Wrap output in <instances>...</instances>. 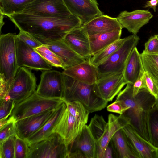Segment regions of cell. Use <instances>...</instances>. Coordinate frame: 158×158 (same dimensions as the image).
Returning <instances> with one entry per match:
<instances>
[{
    "instance_id": "cell-22",
    "label": "cell",
    "mask_w": 158,
    "mask_h": 158,
    "mask_svg": "<svg viewBox=\"0 0 158 158\" xmlns=\"http://www.w3.org/2000/svg\"><path fill=\"white\" fill-rule=\"evenodd\" d=\"M82 26L89 35L121 30L123 28L116 18L103 14L94 18Z\"/></svg>"
},
{
    "instance_id": "cell-42",
    "label": "cell",
    "mask_w": 158,
    "mask_h": 158,
    "mask_svg": "<svg viewBox=\"0 0 158 158\" xmlns=\"http://www.w3.org/2000/svg\"><path fill=\"white\" fill-rule=\"evenodd\" d=\"M144 75L146 89L155 97L156 100L158 99V87L157 86L151 77L145 72Z\"/></svg>"
},
{
    "instance_id": "cell-29",
    "label": "cell",
    "mask_w": 158,
    "mask_h": 158,
    "mask_svg": "<svg viewBox=\"0 0 158 158\" xmlns=\"http://www.w3.org/2000/svg\"><path fill=\"white\" fill-rule=\"evenodd\" d=\"M126 38H120L93 55L89 60V62L96 67L102 64L119 48Z\"/></svg>"
},
{
    "instance_id": "cell-30",
    "label": "cell",
    "mask_w": 158,
    "mask_h": 158,
    "mask_svg": "<svg viewBox=\"0 0 158 158\" xmlns=\"http://www.w3.org/2000/svg\"><path fill=\"white\" fill-rule=\"evenodd\" d=\"M35 0H0V13L7 16L22 12Z\"/></svg>"
},
{
    "instance_id": "cell-44",
    "label": "cell",
    "mask_w": 158,
    "mask_h": 158,
    "mask_svg": "<svg viewBox=\"0 0 158 158\" xmlns=\"http://www.w3.org/2000/svg\"><path fill=\"white\" fill-rule=\"evenodd\" d=\"M103 158H118L116 150L111 139L106 148Z\"/></svg>"
},
{
    "instance_id": "cell-27",
    "label": "cell",
    "mask_w": 158,
    "mask_h": 158,
    "mask_svg": "<svg viewBox=\"0 0 158 158\" xmlns=\"http://www.w3.org/2000/svg\"><path fill=\"white\" fill-rule=\"evenodd\" d=\"M111 140L116 150L118 158H139L130 145L122 129L115 133Z\"/></svg>"
},
{
    "instance_id": "cell-46",
    "label": "cell",
    "mask_w": 158,
    "mask_h": 158,
    "mask_svg": "<svg viewBox=\"0 0 158 158\" xmlns=\"http://www.w3.org/2000/svg\"><path fill=\"white\" fill-rule=\"evenodd\" d=\"M2 13H0V32L1 33V28L2 26L4 25V23L3 21V16Z\"/></svg>"
},
{
    "instance_id": "cell-20",
    "label": "cell",
    "mask_w": 158,
    "mask_h": 158,
    "mask_svg": "<svg viewBox=\"0 0 158 158\" xmlns=\"http://www.w3.org/2000/svg\"><path fill=\"white\" fill-rule=\"evenodd\" d=\"M67 146L68 154L78 152L85 158H96V141L88 125H85L74 140Z\"/></svg>"
},
{
    "instance_id": "cell-11",
    "label": "cell",
    "mask_w": 158,
    "mask_h": 158,
    "mask_svg": "<svg viewBox=\"0 0 158 158\" xmlns=\"http://www.w3.org/2000/svg\"><path fill=\"white\" fill-rule=\"evenodd\" d=\"M127 84L123 73L109 74L98 77L94 89L98 97L108 102L112 101Z\"/></svg>"
},
{
    "instance_id": "cell-7",
    "label": "cell",
    "mask_w": 158,
    "mask_h": 158,
    "mask_svg": "<svg viewBox=\"0 0 158 158\" xmlns=\"http://www.w3.org/2000/svg\"><path fill=\"white\" fill-rule=\"evenodd\" d=\"M29 148L27 158H68V146L56 132L31 145Z\"/></svg>"
},
{
    "instance_id": "cell-12",
    "label": "cell",
    "mask_w": 158,
    "mask_h": 158,
    "mask_svg": "<svg viewBox=\"0 0 158 158\" xmlns=\"http://www.w3.org/2000/svg\"><path fill=\"white\" fill-rule=\"evenodd\" d=\"M22 12L47 16L66 17L72 15L63 0H35Z\"/></svg>"
},
{
    "instance_id": "cell-37",
    "label": "cell",
    "mask_w": 158,
    "mask_h": 158,
    "mask_svg": "<svg viewBox=\"0 0 158 158\" xmlns=\"http://www.w3.org/2000/svg\"><path fill=\"white\" fill-rule=\"evenodd\" d=\"M29 146L25 139L16 135L15 148V158H27Z\"/></svg>"
},
{
    "instance_id": "cell-15",
    "label": "cell",
    "mask_w": 158,
    "mask_h": 158,
    "mask_svg": "<svg viewBox=\"0 0 158 158\" xmlns=\"http://www.w3.org/2000/svg\"><path fill=\"white\" fill-rule=\"evenodd\" d=\"M55 109L47 110L16 121V135L25 139L29 138L44 125L52 115Z\"/></svg>"
},
{
    "instance_id": "cell-16",
    "label": "cell",
    "mask_w": 158,
    "mask_h": 158,
    "mask_svg": "<svg viewBox=\"0 0 158 158\" xmlns=\"http://www.w3.org/2000/svg\"><path fill=\"white\" fill-rule=\"evenodd\" d=\"M122 130L139 158H158V149L140 136L130 124Z\"/></svg>"
},
{
    "instance_id": "cell-41",
    "label": "cell",
    "mask_w": 158,
    "mask_h": 158,
    "mask_svg": "<svg viewBox=\"0 0 158 158\" xmlns=\"http://www.w3.org/2000/svg\"><path fill=\"white\" fill-rule=\"evenodd\" d=\"M129 108L124 105L122 101L116 99L113 102L107 106V110L109 112L122 114Z\"/></svg>"
},
{
    "instance_id": "cell-33",
    "label": "cell",
    "mask_w": 158,
    "mask_h": 158,
    "mask_svg": "<svg viewBox=\"0 0 158 158\" xmlns=\"http://www.w3.org/2000/svg\"><path fill=\"white\" fill-rule=\"evenodd\" d=\"M35 49L52 66L61 68L64 70L65 69L61 59L45 45L43 44Z\"/></svg>"
},
{
    "instance_id": "cell-23",
    "label": "cell",
    "mask_w": 158,
    "mask_h": 158,
    "mask_svg": "<svg viewBox=\"0 0 158 158\" xmlns=\"http://www.w3.org/2000/svg\"><path fill=\"white\" fill-rule=\"evenodd\" d=\"M62 72L65 75L89 85L95 84L98 77L96 67L87 60L67 68Z\"/></svg>"
},
{
    "instance_id": "cell-47",
    "label": "cell",
    "mask_w": 158,
    "mask_h": 158,
    "mask_svg": "<svg viewBox=\"0 0 158 158\" xmlns=\"http://www.w3.org/2000/svg\"><path fill=\"white\" fill-rule=\"evenodd\" d=\"M152 80H153V81H154L155 83L156 84V85L157 86V87H158V81L155 80H153V79H152ZM156 104L157 106H158V99L156 100Z\"/></svg>"
},
{
    "instance_id": "cell-13",
    "label": "cell",
    "mask_w": 158,
    "mask_h": 158,
    "mask_svg": "<svg viewBox=\"0 0 158 158\" xmlns=\"http://www.w3.org/2000/svg\"><path fill=\"white\" fill-rule=\"evenodd\" d=\"M85 125L69 112L66 105L53 131L59 135L68 145L74 140Z\"/></svg>"
},
{
    "instance_id": "cell-45",
    "label": "cell",
    "mask_w": 158,
    "mask_h": 158,
    "mask_svg": "<svg viewBox=\"0 0 158 158\" xmlns=\"http://www.w3.org/2000/svg\"><path fill=\"white\" fill-rule=\"evenodd\" d=\"M158 4V0H149L146 2L144 6V8H152L154 12L156 11V7Z\"/></svg>"
},
{
    "instance_id": "cell-14",
    "label": "cell",
    "mask_w": 158,
    "mask_h": 158,
    "mask_svg": "<svg viewBox=\"0 0 158 158\" xmlns=\"http://www.w3.org/2000/svg\"><path fill=\"white\" fill-rule=\"evenodd\" d=\"M71 14L81 20L82 25L103 14L96 0H63Z\"/></svg>"
},
{
    "instance_id": "cell-36",
    "label": "cell",
    "mask_w": 158,
    "mask_h": 158,
    "mask_svg": "<svg viewBox=\"0 0 158 158\" xmlns=\"http://www.w3.org/2000/svg\"><path fill=\"white\" fill-rule=\"evenodd\" d=\"M7 123L0 128V144L12 135H16V121L10 116Z\"/></svg>"
},
{
    "instance_id": "cell-26",
    "label": "cell",
    "mask_w": 158,
    "mask_h": 158,
    "mask_svg": "<svg viewBox=\"0 0 158 158\" xmlns=\"http://www.w3.org/2000/svg\"><path fill=\"white\" fill-rule=\"evenodd\" d=\"M122 30L89 35L92 56L120 39Z\"/></svg>"
},
{
    "instance_id": "cell-32",
    "label": "cell",
    "mask_w": 158,
    "mask_h": 158,
    "mask_svg": "<svg viewBox=\"0 0 158 158\" xmlns=\"http://www.w3.org/2000/svg\"><path fill=\"white\" fill-rule=\"evenodd\" d=\"M143 69L151 78L158 81V54H141Z\"/></svg>"
},
{
    "instance_id": "cell-17",
    "label": "cell",
    "mask_w": 158,
    "mask_h": 158,
    "mask_svg": "<svg viewBox=\"0 0 158 158\" xmlns=\"http://www.w3.org/2000/svg\"><path fill=\"white\" fill-rule=\"evenodd\" d=\"M153 16L148 10H136L131 12L123 11L116 18L123 28L126 29L132 34H137Z\"/></svg>"
},
{
    "instance_id": "cell-31",
    "label": "cell",
    "mask_w": 158,
    "mask_h": 158,
    "mask_svg": "<svg viewBox=\"0 0 158 158\" xmlns=\"http://www.w3.org/2000/svg\"><path fill=\"white\" fill-rule=\"evenodd\" d=\"M88 126L96 143L105 135L108 124L102 116L96 114L91 118Z\"/></svg>"
},
{
    "instance_id": "cell-5",
    "label": "cell",
    "mask_w": 158,
    "mask_h": 158,
    "mask_svg": "<svg viewBox=\"0 0 158 158\" xmlns=\"http://www.w3.org/2000/svg\"><path fill=\"white\" fill-rule=\"evenodd\" d=\"M36 79L34 74L28 68L19 67L2 99H11L15 104L32 94L36 91Z\"/></svg>"
},
{
    "instance_id": "cell-21",
    "label": "cell",
    "mask_w": 158,
    "mask_h": 158,
    "mask_svg": "<svg viewBox=\"0 0 158 158\" xmlns=\"http://www.w3.org/2000/svg\"><path fill=\"white\" fill-rule=\"evenodd\" d=\"M108 127L103 137L96 143V158H103L106 147L112 137L118 130L130 123V119L124 114L118 116L113 114L108 116Z\"/></svg>"
},
{
    "instance_id": "cell-28",
    "label": "cell",
    "mask_w": 158,
    "mask_h": 158,
    "mask_svg": "<svg viewBox=\"0 0 158 158\" xmlns=\"http://www.w3.org/2000/svg\"><path fill=\"white\" fill-rule=\"evenodd\" d=\"M146 125L149 141L158 149V106L156 104L148 113Z\"/></svg>"
},
{
    "instance_id": "cell-38",
    "label": "cell",
    "mask_w": 158,
    "mask_h": 158,
    "mask_svg": "<svg viewBox=\"0 0 158 158\" xmlns=\"http://www.w3.org/2000/svg\"><path fill=\"white\" fill-rule=\"evenodd\" d=\"M0 100V120L8 118L11 114L15 102L11 99Z\"/></svg>"
},
{
    "instance_id": "cell-34",
    "label": "cell",
    "mask_w": 158,
    "mask_h": 158,
    "mask_svg": "<svg viewBox=\"0 0 158 158\" xmlns=\"http://www.w3.org/2000/svg\"><path fill=\"white\" fill-rule=\"evenodd\" d=\"M66 103L69 112L86 124L88 121L90 112L79 102H66Z\"/></svg>"
},
{
    "instance_id": "cell-9",
    "label": "cell",
    "mask_w": 158,
    "mask_h": 158,
    "mask_svg": "<svg viewBox=\"0 0 158 158\" xmlns=\"http://www.w3.org/2000/svg\"><path fill=\"white\" fill-rule=\"evenodd\" d=\"M15 47L18 68L25 67L36 70H51L52 66L35 50L19 40L16 35Z\"/></svg>"
},
{
    "instance_id": "cell-35",
    "label": "cell",
    "mask_w": 158,
    "mask_h": 158,
    "mask_svg": "<svg viewBox=\"0 0 158 158\" xmlns=\"http://www.w3.org/2000/svg\"><path fill=\"white\" fill-rule=\"evenodd\" d=\"M16 135L10 136L0 144V158H15V148Z\"/></svg>"
},
{
    "instance_id": "cell-3",
    "label": "cell",
    "mask_w": 158,
    "mask_h": 158,
    "mask_svg": "<svg viewBox=\"0 0 158 158\" xmlns=\"http://www.w3.org/2000/svg\"><path fill=\"white\" fill-rule=\"evenodd\" d=\"M63 99L66 102H80L90 113L101 110L108 102L97 96L94 85L86 84L64 74Z\"/></svg>"
},
{
    "instance_id": "cell-18",
    "label": "cell",
    "mask_w": 158,
    "mask_h": 158,
    "mask_svg": "<svg viewBox=\"0 0 158 158\" xmlns=\"http://www.w3.org/2000/svg\"><path fill=\"white\" fill-rule=\"evenodd\" d=\"M36 39L61 59L64 63L65 69L86 60L74 52L63 39L49 40Z\"/></svg>"
},
{
    "instance_id": "cell-1",
    "label": "cell",
    "mask_w": 158,
    "mask_h": 158,
    "mask_svg": "<svg viewBox=\"0 0 158 158\" xmlns=\"http://www.w3.org/2000/svg\"><path fill=\"white\" fill-rule=\"evenodd\" d=\"M8 17L19 31L36 39L49 40L63 39L70 31L82 25L81 19L72 14L61 17L22 12Z\"/></svg>"
},
{
    "instance_id": "cell-6",
    "label": "cell",
    "mask_w": 158,
    "mask_h": 158,
    "mask_svg": "<svg viewBox=\"0 0 158 158\" xmlns=\"http://www.w3.org/2000/svg\"><path fill=\"white\" fill-rule=\"evenodd\" d=\"M126 37V40L118 49L105 62L96 67L98 77L109 74L123 73L131 53L140 40L137 34H132Z\"/></svg>"
},
{
    "instance_id": "cell-25",
    "label": "cell",
    "mask_w": 158,
    "mask_h": 158,
    "mask_svg": "<svg viewBox=\"0 0 158 158\" xmlns=\"http://www.w3.org/2000/svg\"><path fill=\"white\" fill-rule=\"evenodd\" d=\"M143 70L141 54L135 47L127 60L123 73L127 84L133 85Z\"/></svg>"
},
{
    "instance_id": "cell-43",
    "label": "cell",
    "mask_w": 158,
    "mask_h": 158,
    "mask_svg": "<svg viewBox=\"0 0 158 158\" xmlns=\"http://www.w3.org/2000/svg\"><path fill=\"white\" fill-rule=\"evenodd\" d=\"M144 70H143L139 77L133 85V94L134 96H136L139 91L143 89H146L144 75Z\"/></svg>"
},
{
    "instance_id": "cell-19",
    "label": "cell",
    "mask_w": 158,
    "mask_h": 158,
    "mask_svg": "<svg viewBox=\"0 0 158 158\" xmlns=\"http://www.w3.org/2000/svg\"><path fill=\"white\" fill-rule=\"evenodd\" d=\"M76 53L86 60L92 56L89 35L82 26L70 31L63 39Z\"/></svg>"
},
{
    "instance_id": "cell-8",
    "label": "cell",
    "mask_w": 158,
    "mask_h": 158,
    "mask_svg": "<svg viewBox=\"0 0 158 158\" xmlns=\"http://www.w3.org/2000/svg\"><path fill=\"white\" fill-rule=\"evenodd\" d=\"M16 35L9 33L0 34V74L2 75L9 85L19 68L16 56Z\"/></svg>"
},
{
    "instance_id": "cell-40",
    "label": "cell",
    "mask_w": 158,
    "mask_h": 158,
    "mask_svg": "<svg viewBox=\"0 0 158 158\" xmlns=\"http://www.w3.org/2000/svg\"><path fill=\"white\" fill-rule=\"evenodd\" d=\"M143 52L151 54H158V34L151 36L145 43Z\"/></svg>"
},
{
    "instance_id": "cell-2",
    "label": "cell",
    "mask_w": 158,
    "mask_h": 158,
    "mask_svg": "<svg viewBox=\"0 0 158 158\" xmlns=\"http://www.w3.org/2000/svg\"><path fill=\"white\" fill-rule=\"evenodd\" d=\"M116 99L121 101L129 108L123 114L130 119V124L139 135L149 142L147 118L149 111L156 104L155 97L145 88L134 96L133 85L128 83L117 96Z\"/></svg>"
},
{
    "instance_id": "cell-4",
    "label": "cell",
    "mask_w": 158,
    "mask_h": 158,
    "mask_svg": "<svg viewBox=\"0 0 158 158\" xmlns=\"http://www.w3.org/2000/svg\"><path fill=\"white\" fill-rule=\"evenodd\" d=\"M64 101L63 99L42 96L36 91L28 98L16 103L10 116L17 121L47 110L56 109Z\"/></svg>"
},
{
    "instance_id": "cell-10",
    "label": "cell",
    "mask_w": 158,
    "mask_h": 158,
    "mask_svg": "<svg viewBox=\"0 0 158 158\" xmlns=\"http://www.w3.org/2000/svg\"><path fill=\"white\" fill-rule=\"evenodd\" d=\"M64 91V74L56 70H44L36 90L39 95L48 98L63 99Z\"/></svg>"
},
{
    "instance_id": "cell-24",
    "label": "cell",
    "mask_w": 158,
    "mask_h": 158,
    "mask_svg": "<svg viewBox=\"0 0 158 158\" xmlns=\"http://www.w3.org/2000/svg\"><path fill=\"white\" fill-rule=\"evenodd\" d=\"M66 107V103L64 101L55 109L50 118L39 130L25 139L29 146L47 139L54 133Z\"/></svg>"
},
{
    "instance_id": "cell-39",
    "label": "cell",
    "mask_w": 158,
    "mask_h": 158,
    "mask_svg": "<svg viewBox=\"0 0 158 158\" xmlns=\"http://www.w3.org/2000/svg\"><path fill=\"white\" fill-rule=\"evenodd\" d=\"M16 36L19 40L34 49L41 46L43 44L36 38L26 32L20 31Z\"/></svg>"
}]
</instances>
